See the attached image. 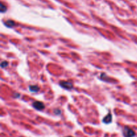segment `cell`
I'll return each mask as SVG.
<instances>
[{"label":"cell","mask_w":137,"mask_h":137,"mask_svg":"<svg viewBox=\"0 0 137 137\" xmlns=\"http://www.w3.org/2000/svg\"><path fill=\"white\" fill-rule=\"evenodd\" d=\"M123 135L124 137H134L135 136V132L131 128L126 126L123 130Z\"/></svg>","instance_id":"1"},{"label":"cell","mask_w":137,"mask_h":137,"mask_svg":"<svg viewBox=\"0 0 137 137\" xmlns=\"http://www.w3.org/2000/svg\"><path fill=\"white\" fill-rule=\"evenodd\" d=\"M59 84L62 88H65L66 90H71L73 88V84L69 81H60Z\"/></svg>","instance_id":"2"},{"label":"cell","mask_w":137,"mask_h":137,"mask_svg":"<svg viewBox=\"0 0 137 137\" xmlns=\"http://www.w3.org/2000/svg\"><path fill=\"white\" fill-rule=\"evenodd\" d=\"M32 106L35 109L39 111L43 110L45 108V105H44V103L39 101H36L34 102H33Z\"/></svg>","instance_id":"3"},{"label":"cell","mask_w":137,"mask_h":137,"mask_svg":"<svg viewBox=\"0 0 137 137\" xmlns=\"http://www.w3.org/2000/svg\"><path fill=\"white\" fill-rule=\"evenodd\" d=\"M103 123L105 124H109L112 122V114H110V112L108 113L104 118H103Z\"/></svg>","instance_id":"4"},{"label":"cell","mask_w":137,"mask_h":137,"mask_svg":"<svg viewBox=\"0 0 137 137\" xmlns=\"http://www.w3.org/2000/svg\"><path fill=\"white\" fill-rule=\"evenodd\" d=\"M29 90L32 92H37L39 90V87L36 85H32V86H29Z\"/></svg>","instance_id":"5"},{"label":"cell","mask_w":137,"mask_h":137,"mask_svg":"<svg viewBox=\"0 0 137 137\" xmlns=\"http://www.w3.org/2000/svg\"><path fill=\"white\" fill-rule=\"evenodd\" d=\"M5 25V26L8 27V28H12L15 26V22L13 20H7L4 23Z\"/></svg>","instance_id":"6"},{"label":"cell","mask_w":137,"mask_h":137,"mask_svg":"<svg viewBox=\"0 0 137 137\" xmlns=\"http://www.w3.org/2000/svg\"><path fill=\"white\" fill-rule=\"evenodd\" d=\"M0 11L2 13H4L7 11V7L3 4V2H1L0 3Z\"/></svg>","instance_id":"7"},{"label":"cell","mask_w":137,"mask_h":137,"mask_svg":"<svg viewBox=\"0 0 137 137\" xmlns=\"http://www.w3.org/2000/svg\"><path fill=\"white\" fill-rule=\"evenodd\" d=\"M8 62H7V61H3V62L1 63V67H2V68H4L7 67V66H8Z\"/></svg>","instance_id":"8"},{"label":"cell","mask_w":137,"mask_h":137,"mask_svg":"<svg viewBox=\"0 0 137 137\" xmlns=\"http://www.w3.org/2000/svg\"><path fill=\"white\" fill-rule=\"evenodd\" d=\"M54 112V113H55V114H57V115H58V114H60L61 113V110L59 109H55Z\"/></svg>","instance_id":"9"},{"label":"cell","mask_w":137,"mask_h":137,"mask_svg":"<svg viewBox=\"0 0 137 137\" xmlns=\"http://www.w3.org/2000/svg\"><path fill=\"white\" fill-rule=\"evenodd\" d=\"M68 137H72V136H68Z\"/></svg>","instance_id":"10"}]
</instances>
